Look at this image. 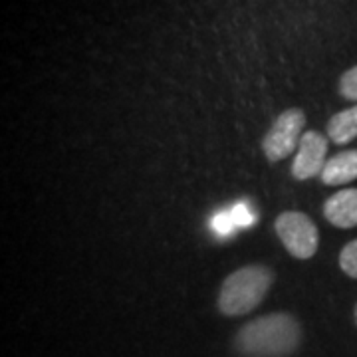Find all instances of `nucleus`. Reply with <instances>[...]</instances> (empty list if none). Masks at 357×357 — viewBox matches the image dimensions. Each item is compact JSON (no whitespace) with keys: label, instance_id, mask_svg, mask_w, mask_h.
I'll return each instance as SVG.
<instances>
[{"label":"nucleus","instance_id":"5","mask_svg":"<svg viewBox=\"0 0 357 357\" xmlns=\"http://www.w3.org/2000/svg\"><path fill=\"white\" fill-rule=\"evenodd\" d=\"M328 161V135L316 129L306 131L298 145V153L290 165V173L296 181L304 183L310 178L319 177Z\"/></svg>","mask_w":357,"mask_h":357},{"label":"nucleus","instance_id":"2","mask_svg":"<svg viewBox=\"0 0 357 357\" xmlns=\"http://www.w3.org/2000/svg\"><path fill=\"white\" fill-rule=\"evenodd\" d=\"M276 274L264 264H248L225 278L218 292L217 306L222 316L238 318L260 306L274 286Z\"/></svg>","mask_w":357,"mask_h":357},{"label":"nucleus","instance_id":"11","mask_svg":"<svg viewBox=\"0 0 357 357\" xmlns=\"http://www.w3.org/2000/svg\"><path fill=\"white\" fill-rule=\"evenodd\" d=\"M230 215L234 218V222L241 225V227H246V225L252 222V215H250V211L246 208V204H236V206L230 211Z\"/></svg>","mask_w":357,"mask_h":357},{"label":"nucleus","instance_id":"1","mask_svg":"<svg viewBox=\"0 0 357 357\" xmlns=\"http://www.w3.org/2000/svg\"><path fill=\"white\" fill-rule=\"evenodd\" d=\"M302 340V324L292 314L274 312L243 326L232 347L243 357H290L300 349Z\"/></svg>","mask_w":357,"mask_h":357},{"label":"nucleus","instance_id":"6","mask_svg":"<svg viewBox=\"0 0 357 357\" xmlns=\"http://www.w3.org/2000/svg\"><path fill=\"white\" fill-rule=\"evenodd\" d=\"M324 217L335 229L349 230L357 227V189L347 187L332 195L324 203Z\"/></svg>","mask_w":357,"mask_h":357},{"label":"nucleus","instance_id":"8","mask_svg":"<svg viewBox=\"0 0 357 357\" xmlns=\"http://www.w3.org/2000/svg\"><path fill=\"white\" fill-rule=\"evenodd\" d=\"M326 135L335 145H347L357 139V105L332 115L326 126Z\"/></svg>","mask_w":357,"mask_h":357},{"label":"nucleus","instance_id":"10","mask_svg":"<svg viewBox=\"0 0 357 357\" xmlns=\"http://www.w3.org/2000/svg\"><path fill=\"white\" fill-rule=\"evenodd\" d=\"M340 268L349 278L357 280V238L347 243L340 252Z\"/></svg>","mask_w":357,"mask_h":357},{"label":"nucleus","instance_id":"3","mask_svg":"<svg viewBox=\"0 0 357 357\" xmlns=\"http://www.w3.org/2000/svg\"><path fill=\"white\" fill-rule=\"evenodd\" d=\"M274 230L296 260L314 258L319 248V230L316 222L300 211H284L274 220Z\"/></svg>","mask_w":357,"mask_h":357},{"label":"nucleus","instance_id":"4","mask_svg":"<svg viewBox=\"0 0 357 357\" xmlns=\"http://www.w3.org/2000/svg\"><path fill=\"white\" fill-rule=\"evenodd\" d=\"M306 128V114L300 107L284 109L266 131L262 139V151L270 163H278L282 159L290 157L294 149L300 145Z\"/></svg>","mask_w":357,"mask_h":357},{"label":"nucleus","instance_id":"7","mask_svg":"<svg viewBox=\"0 0 357 357\" xmlns=\"http://www.w3.org/2000/svg\"><path fill=\"white\" fill-rule=\"evenodd\" d=\"M319 181L328 187H342L357 181V149H345L330 157Z\"/></svg>","mask_w":357,"mask_h":357},{"label":"nucleus","instance_id":"9","mask_svg":"<svg viewBox=\"0 0 357 357\" xmlns=\"http://www.w3.org/2000/svg\"><path fill=\"white\" fill-rule=\"evenodd\" d=\"M337 91H340V96L344 100L357 103V66L345 70L344 74H342L340 84H337Z\"/></svg>","mask_w":357,"mask_h":357},{"label":"nucleus","instance_id":"13","mask_svg":"<svg viewBox=\"0 0 357 357\" xmlns=\"http://www.w3.org/2000/svg\"><path fill=\"white\" fill-rule=\"evenodd\" d=\"M354 319H356V326H357V304L356 307H354Z\"/></svg>","mask_w":357,"mask_h":357},{"label":"nucleus","instance_id":"12","mask_svg":"<svg viewBox=\"0 0 357 357\" xmlns=\"http://www.w3.org/2000/svg\"><path fill=\"white\" fill-rule=\"evenodd\" d=\"M234 225H236V222H234L232 215H220V217H217L215 220H213V227H215V230H218L220 234L232 232Z\"/></svg>","mask_w":357,"mask_h":357}]
</instances>
